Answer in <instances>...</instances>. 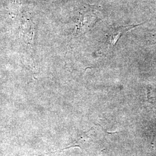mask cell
<instances>
[{
	"instance_id": "obj_2",
	"label": "cell",
	"mask_w": 156,
	"mask_h": 156,
	"mask_svg": "<svg viewBox=\"0 0 156 156\" xmlns=\"http://www.w3.org/2000/svg\"><path fill=\"white\" fill-rule=\"evenodd\" d=\"M35 28L33 23L30 20H27L21 26L20 31V37L28 45L33 44Z\"/></svg>"
},
{
	"instance_id": "obj_1",
	"label": "cell",
	"mask_w": 156,
	"mask_h": 156,
	"mask_svg": "<svg viewBox=\"0 0 156 156\" xmlns=\"http://www.w3.org/2000/svg\"><path fill=\"white\" fill-rule=\"evenodd\" d=\"M142 24L137 25H128L126 26H120L115 28H111L106 34V41L104 45L101 49V53H108L115 46L123 34L126 33L129 30L140 26Z\"/></svg>"
}]
</instances>
